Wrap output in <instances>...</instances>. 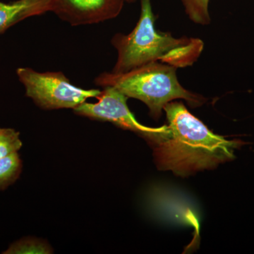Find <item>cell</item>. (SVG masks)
<instances>
[{
    "mask_svg": "<svg viewBox=\"0 0 254 254\" xmlns=\"http://www.w3.org/2000/svg\"><path fill=\"white\" fill-rule=\"evenodd\" d=\"M163 110L168 134L150 143L159 170H170L182 177L211 170L233 160L236 150L245 143L215 134L182 102H170Z\"/></svg>",
    "mask_w": 254,
    "mask_h": 254,
    "instance_id": "obj_1",
    "label": "cell"
},
{
    "mask_svg": "<svg viewBox=\"0 0 254 254\" xmlns=\"http://www.w3.org/2000/svg\"><path fill=\"white\" fill-rule=\"evenodd\" d=\"M141 14L128 34L117 33L111 43L118 57L112 72L126 73L143 65L161 63L177 68L192 66L199 59L204 43L194 37H174L155 28L150 0H140Z\"/></svg>",
    "mask_w": 254,
    "mask_h": 254,
    "instance_id": "obj_2",
    "label": "cell"
},
{
    "mask_svg": "<svg viewBox=\"0 0 254 254\" xmlns=\"http://www.w3.org/2000/svg\"><path fill=\"white\" fill-rule=\"evenodd\" d=\"M177 68L161 63L143 65L126 73L103 72L95 79L97 86L113 87L127 98L139 100L155 120L161 117L165 105L177 99L186 100L192 108L205 103V98L182 86Z\"/></svg>",
    "mask_w": 254,
    "mask_h": 254,
    "instance_id": "obj_3",
    "label": "cell"
},
{
    "mask_svg": "<svg viewBox=\"0 0 254 254\" xmlns=\"http://www.w3.org/2000/svg\"><path fill=\"white\" fill-rule=\"evenodd\" d=\"M26 95L43 110L75 109L88 98H97L98 89H83L71 83L61 71L38 72L28 67L16 69Z\"/></svg>",
    "mask_w": 254,
    "mask_h": 254,
    "instance_id": "obj_4",
    "label": "cell"
},
{
    "mask_svg": "<svg viewBox=\"0 0 254 254\" xmlns=\"http://www.w3.org/2000/svg\"><path fill=\"white\" fill-rule=\"evenodd\" d=\"M96 98L98 100L97 103L85 102L73 109V112L80 116L108 122L124 129L134 132L144 138L150 144L168 133V125L153 128L138 123L127 105L128 98L113 87L103 88Z\"/></svg>",
    "mask_w": 254,
    "mask_h": 254,
    "instance_id": "obj_5",
    "label": "cell"
},
{
    "mask_svg": "<svg viewBox=\"0 0 254 254\" xmlns=\"http://www.w3.org/2000/svg\"><path fill=\"white\" fill-rule=\"evenodd\" d=\"M125 0H53L52 12L71 26L95 24L121 13Z\"/></svg>",
    "mask_w": 254,
    "mask_h": 254,
    "instance_id": "obj_6",
    "label": "cell"
},
{
    "mask_svg": "<svg viewBox=\"0 0 254 254\" xmlns=\"http://www.w3.org/2000/svg\"><path fill=\"white\" fill-rule=\"evenodd\" d=\"M53 0H16L0 1V34L20 21L51 11Z\"/></svg>",
    "mask_w": 254,
    "mask_h": 254,
    "instance_id": "obj_7",
    "label": "cell"
},
{
    "mask_svg": "<svg viewBox=\"0 0 254 254\" xmlns=\"http://www.w3.org/2000/svg\"><path fill=\"white\" fill-rule=\"evenodd\" d=\"M22 160L18 153L0 160V190L7 189L19 178L22 172Z\"/></svg>",
    "mask_w": 254,
    "mask_h": 254,
    "instance_id": "obj_8",
    "label": "cell"
},
{
    "mask_svg": "<svg viewBox=\"0 0 254 254\" xmlns=\"http://www.w3.org/2000/svg\"><path fill=\"white\" fill-rule=\"evenodd\" d=\"M185 14L190 21L200 26H208L211 22L210 0H180Z\"/></svg>",
    "mask_w": 254,
    "mask_h": 254,
    "instance_id": "obj_9",
    "label": "cell"
},
{
    "mask_svg": "<svg viewBox=\"0 0 254 254\" xmlns=\"http://www.w3.org/2000/svg\"><path fill=\"white\" fill-rule=\"evenodd\" d=\"M53 250L46 242L37 239L26 237L16 241L9 246L4 254H49Z\"/></svg>",
    "mask_w": 254,
    "mask_h": 254,
    "instance_id": "obj_10",
    "label": "cell"
},
{
    "mask_svg": "<svg viewBox=\"0 0 254 254\" xmlns=\"http://www.w3.org/2000/svg\"><path fill=\"white\" fill-rule=\"evenodd\" d=\"M22 145L19 132L14 128L0 127V160L18 153Z\"/></svg>",
    "mask_w": 254,
    "mask_h": 254,
    "instance_id": "obj_11",
    "label": "cell"
},
{
    "mask_svg": "<svg viewBox=\"0 0 254 254\" xmlns=\"http://www.w3.org/2000/svg\"><path fill=\"white\" fill-rule=\"evenodd\" d=\"M138 0H125V2L127 3H133L136 2Z\"/></svg>",
    "mask_w": 254,
    "mask_h": 254,
    "instance_id": "obj_12",
    "label": "cell"
}]
</instances>
